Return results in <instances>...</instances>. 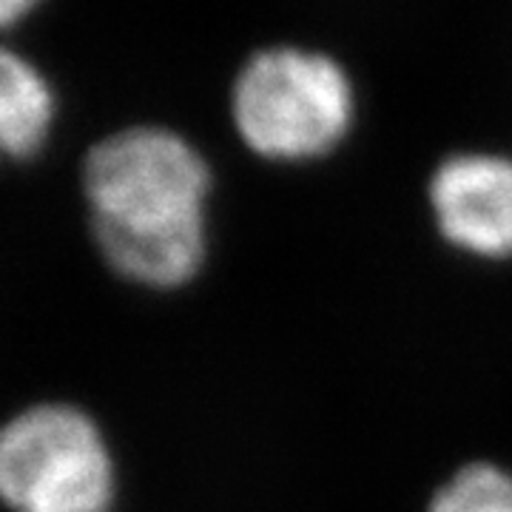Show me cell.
<instances>
[{
  "mask_svg": "<svg viewBox=\"0 0 512 512\" xmlns=\"http://www.w3.org/2000/svg\"><path fill=\"white\" fill-rule=\"evenodd\" d=\"M92 237L114 274L180 288L205 259L211 171L185 137L160 126L117 131L86 154Z\"/></svg>",
  "mask_w": 512,
  "mask_h": 512,
  "instance_id": "1",
  "label": "cell"
},
{
  "mask_svg": "<svg viewBox=\"0 0 512 512\" xmlns=\"http://www.w3.org/2000/svg\"><path fill=\"white\" fill-rule=\"evenodd\" d=\"M234 126L242 143L268 160H313L342 143L353 123L345 69L305 49H265L234 83Z\"/></svg>",
  "mask_w": 512,
  "mask_h": 512,
  "instance_id": "2",
  "label": "cell"
},
{
  "mask_svg": "<svg viewBox=\"0 0 512 512\" xmlns=\"http://www.w3.org/2000/svg\"><path fill=\"white\" fill-rule=\"evenodd\" d=\"M0 501L15 512H109L114 464L83 410L37 404L0 427Z\"/></svg>",
  "mask_w": 512,
  "mask_h": 512,
  "instance_id": "3",
  "label": "cell"
},
{
  "mask_svg": "<svg viewBox=\"0 0 512 512\" xmlns=\"http://www.w3.org/2000/svg\"><path fill=\"white\" fill-rule=\"evenodd\" d=\"M430 202L450 245L484 259L512 256V157H447L430 180Z\"/></svg>",
  "mask_w": 512,
  "mask_h": 512,
  "instance_id": "4",
  "label": "cell"
},
{
  "mask_svg": "<svg viewBox=\"0 0 512 512\" xmlns=\"http://www.w3.org/2000/svg\"><path fill=\"white\" fill-rule=\"evenodd\" d=\"M55 111V92L35 63L0 46V157H35L49 140Z\"/></svg>",
  "mask_w": 512,
  "mask_h": 512,
  "instance_id": "5",
  "label": "cell"
},
{
  "mask_svg": "<svg viewBox=\"0 0 512 512\" xmlns=\"http://www.w3.org/2000/svg\"><path fill=\"white\" fill-rule=\"evenodd\" d=\"M427 512H512V473L495 464H467L441 487Z\"/></svg>",
  "mask_w": 512,
  "mask_h": 512,
  "instance_id": "6",
  "label": "cell"
},
{
  "mask_svg": "<svg viewBox=\"0 0 512 512\" xmlns=\"http://www.w3.org/2000/svg\"><path fill=\"white\" fill-rule=\"evenodd\" d=\"M43 0H0V29L15 26L26 15H32Z\"/></svg>",
  "mask_w": 512,
  "mask_h": 512,
  "instance_id": "7",
  "label": "cell"
}]
</instances>
